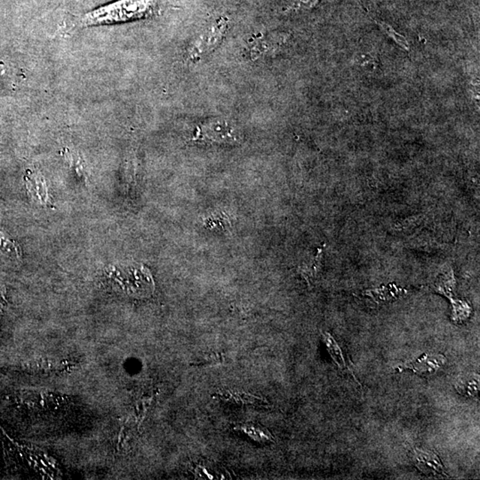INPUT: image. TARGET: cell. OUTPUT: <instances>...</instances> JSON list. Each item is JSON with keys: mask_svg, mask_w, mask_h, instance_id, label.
Wrapping results in <instances>:
<instances>
[{"mask_svg": "<svg viewBox=\"0 0 480 480\" xmlns=\"http://www.w3.org/2000/svg\"><path fill=\"white\" fill-rule=\"evenodd\" d=\"M446 362L448 361L442 354L426 353L416 361L407 362L403 367H400V369H410L419 376H428L442 369Z\"/></svg>", "mask_w": 480, "mask_h": 480, "instance_id": "cell-3", "label": "cell"}, {"mask_svg": "<svg viewBox=\"0 0 480 480\" xmlns=\"http://www.w3.org/2000/svg\"><path fill=\"white\" fill-rule=\"evenodd\" d=\"M192 141L205 143H234L237 140L233 126L223 120H214L198 126Z\"/></svg>", "mask_w": 480, "mask_h": 480, "instance_id": "cell-2", "label": "cell"}, {"mask_svg": "<svg viewBox=\"0 0 480 480\" xmlns=\"http://www.w3.org/2000/svg\"><path fill=\"white\" fill-rule=\"evenodd\" d=\"M222 25L218 27H214L212 31L208 33L207 35L205 36L204 38H201L198 41V43L196 45V49H198L201 52H204V51L211 50L213 46L221 39L222 35L223 34L222 31H221Z\"/></svg>", "mask_w": 480, "mask_h": 480, "instance_id": "cell-9", "label": "cell"}, {"mask_svg": "<svg viewBox=\"0 0 480 480\" xmlns=\"http://www.w3.org/2000/svg\"><path fill=\"white\" fill-rule=\"evenodd\" d=\"M452 301L453 319L455 322L461 323L464 319L469 318L470 308L466 303L461 301Z\"/></svg>", "mask_w": 480, "mask_h": 480, "instance_id": "cell-10", "label": "cell"}, {"mask_svg": "<svg viewBox=\"0 0 480 480\" xmlns=\"http://www.w3.org/2000/svg\"><path fill=\"white\" fill-rule=\"evenodd\" d=\"M322 258V249H319L318 253L312 262L309 264H303L297 268L298 273H300L310 286L319 273L320 266H321Z\"/></svg>", "mask_w": 480, "mask_h": 480, "instance_id": "cell-6", "label": "cell"}, {"mask_svg": "<svg viewBox=\"0 0 480 480\" xmlns=\"http://www.w3.org/2000/svg\"><path fill=\"white\" fill-rule=\"evenodd\" d=\"M412 459L415 466L426 475L433 474L435 476H448L442 461L433 452L415 448L413 450Z\"/></svg>", "mask_w": 480, "mask_h": 480, "instance_id": "cell-4", "label": "cell"}, {"mask_svg": "<svg viewBox=\"0 0 480 480\" xmlns=\"http://www.w3.org/2000/svg\"><path fill=\"white\" fill-rule=\"evenodd\" d=\"M221 400L227 401V402L237 404H252L264 406L267 404L266 401L262 400L261 398L253 396L249 393H244V392L227 391L220 395Z\"/></svg>", "mask_w": 480, "mask_h": 480, "instance_id": "cell-7", "label": "cell"}, {"mask_svg": "<svg viewBox=\"0 0 480 480\" xmlns=\"http://www.w3.org/2000/svg\"><path fill=\"white\" fill-rule=\"evenodd\" d=\"M159 9V0H116L83 14L80 25L92 27L133 22L152 17Z\"/></svg>", "mask_w": 480, "mask_h": 480, "instance_id": "cell-1", "label": "cell"}, {"mask_svg": "<svg viewBox=\"0 0 480 480\" xmlns=\"http://www.w3.org/2000/svg\"><path fill=\"white\" fill-rule=\"evenodd\" d=\"M244 433L249 435L250 437L255 439V442L262 443H268L273 442V436L265 428L259 426L256 424H246L240 428Z\"/></svg>", "mask_w": 480, "mask_h": 480, "instance_id": "cell-8", "label": "cell"}, {"mask_svg": "<svg viewBox=\"0 0 480 480\" xmlns=\"http://www.w3.org/2000/svg\"><path fill=\"white\" fill-rule=\"evenodd\" d=\"M323 341H324L325 346H327L329 354L331 355L334 363H336V366L340 368V370L351 374L352 376L354 377L356 381L359 383L358 379L356 378L355 374H353L352 371L351 370V368H350L348 365H347L345 358H344L342 349H341L340 346L338 345L336 339L331 336V334L325 332V333L323 334Z\"/></svg>", "mask_w": 480, "mask_h": 480, "instance_id": "cell-5", "label": "cell"}, {"mask_svg": "<svg viewBox=\"0 0 480 480\" xmlns=\"http://www.w3.org/2000/svg\"><path fill=\"white\" fill-rule=\"evenodd\" d=\"M457 389L461 393L474 396L478 393L479 382L476 380H463L458 382Z\"/></svg>", "mask_w": 480, "mask_h": 480, "instance_id": "cell-11", "label": "cell"}]
</instances>
